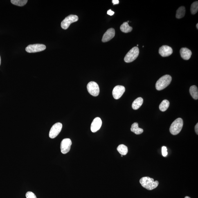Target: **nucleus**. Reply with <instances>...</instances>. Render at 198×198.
I'll use <instances>...</instances> for the list:
<instances>
[{
  "label": "nucleus",
  "instance_id": "obj_28",
  "mask_svg": "<svg viewBox=\"0 0 198 198\" xmlns=\"http://www.w3.org/2000/svg\"><path fill=\"white\" fill-rule=\"evenodd\" d=\"M195 130L196 134H197L198 135V123L197 124H196V125L195 126Z\"/></svg>",
  "mask_w": 198,
  "mask_h": 198
},
{
  "label": "nucleus",
  "instance_id": "obj_24",
  "mask_svg": "<svg viewBox=\"0 0 198 198\" xmlns=\"http://www.w3.org/2000/svg\"><path fill=\"white\" fill-rule=\"evenodd\" d=\"M27 198H37L35 194L31 192H28L26 194Z\"/></svg>",
  "mask_w": 198,
  "mask_h": 198
},
{
  "label": "nucleus",
  "instance_id": "obj_14",
  "mask_svg": "<svg viewBox=\"0 0 198 198\" xmlns=\"http://www.w3.org/2000/svg\"><path fill=\"white\" fill-rule=\"evenodd\" d=\"M180 53L182 58L186 60H189L190 58L192 55L191 50L186 48H181Z\"/></svg>",
  "mask_w": 198,
  "mask_h": 198
},
{
  "label": "nucleus",
  "instance_id": "obj_21",
  "mask_svg": "<svg viewBox=\"0 0 198 198\" xmlns=\"http://www.w3.org/2000/svg\"><path fill=\"white\" fill-rule=\"evenodd\" d=\"M170 106V102L168 100H165L161 102L159 105L160 110L162 111H164L167 110Z\"/></svg>",
  "mask_w": 198,
  "mask_h": 198
},
{
  "label": "nucleus",
  "instance_id": "obj_32",
  "mask_svg": "<svg viewBox=\"0 0 198 198\" xmlns=\"http://www.w3.org/2000/svg\"><path fill=\"white\" fill-rule=\"evenodd\" d=\"M137 46H138V44L137 45Z\"/></svg>",
  "mask_w": 198,
  "mask_h": 198
},
{
  "label": "nucleus",
  "instance_id": "obj_27",
  "mask_svg": "<svg viewBox=\"0 0 198 198\" xmlns=\"http://www.w3.org/2000/svg\"><path fill=\"white\" fill-rule=\"evenodd\" d=\"M112 2L113 4V5L118 4L119 3V1L118 0H113L112 1Z\"/></svg>",
  "mask_w": 198,
  "mask_h": 198
},
{
  "label": "nucleus",
  "instance_id": "obj_11",
  "mask_svg": "<svg viewBox=\"0 0 198 198\" xmlns=\"http://www.w3.org/2000/svg\"><path fill=\"white\" fill-rule=\"evenodd\" d=\"M102 121L101 119L97 117L93 120L91 126V130L93 133H95L99 130L101 127Z\"/></svg>",
  "mask_w": 198,
  "mask_h": 198
},
{
  "label": "nucleus",
  "instance_id": "obj_13",
  "mask_svg": "<svg viewBox=\"0 0 198 198\" xmlns=\"http://www.w3.org/2000/svg\"><path fill=\"white\" fill-rule=\"evenodd\" d=\"M115 30L113 28L108 30L103 36L102 41L103 42H106L110 41L115 36Z\"/></svg>",
  "mask_w": 198,
  "mask_h": 198
},
{
  "label": "nucleus",
  "instance_id": "obj_8",
  "mask_svg": "<svg viewBox=\"0 0 198 198\" xmlns=\"http://www.w3.org/2000/svg\"><path fill=\"white\" fill-rule=\"evenodd\" d=\"M62 124L60 123H57L53 125L50 131V138L53 139L56 137L62 131Z\"/></svg>",
  "mask_w": 198,
  "mask_h": 198
},
{
  "label": "nucleus",
  "instance_id": "obj_20",
  "mask_svg": "<svg viewBox=\"0 0 198 198\" xmlns=\"http://www.w3.org/2000/svg\"><path fill=\"white\" fill-rule=\"evenodd\" d=\"M185 14V8L184 6H181L178 8L176 12V17L177 19L183 18Z\"/></svg>",
  "mask_w": 198,
  "mask_h": 198
},
{
  "label": "nucleus",
  "instance_id": "obj_30",
  "mask_svg": "<svg viewBox=\"0 0 198 198\" xmlns=\"http://www.w3.org/2000/svg\"><path fill=\"white\" fill-rule=\"evenodd\" d=\"M1 56H0V65H1Z\"/></svg>",
  "mask_w": 198,
  "mask_h": 198
},
{
  "label": "nucleus",
  "instance_id": "obj_17",
  "mask_svg": "<svg viewBox=\"0 0 198 198\" xmlns=\"http://www.w3.org/2000/svg\"><path fill=\"white\" fill-rule=\"evenodd\" d=\"M190 93L194 100H197L198 98V90L197 86H192L190 88Z\"/></svg>",
  "mask_w": 198,
  "mask_h": 198
},
{
  "label": "nucleus",
  "instance_id": "obj_29",
  "mask_svg": "<svg viewBox=\"0 0 198 198\" xmlns=\"http://www.w3.org/2000/svg\"><path fill=\"white\" fill-rule=\"evenodd\" d=\"M185 198H191L188 197V196H186V197H185Z\"/></svg>",
  "mask_w": 198,
  "mask_h": 198
},
{
  "label": "nucleus",
  "instance_id": "obj_1",
  "mask_svg": "<svg viewBox=\"0 0 198 198\" xmlns=\"http://www.w3.org/2000/svg\"><path fill=\"white\" fill-rule=\"evenodd\" d=\"M142 186L147 190H151L154 189L157 187L159 182L157 181H154L153 178L149 177H143L140 181Z\"/></svg>",
  "mask_w": 198,
  "mask_h": 198
},
{
  "label": "nucleus",
  "instance_id": "obj_6",
  "mask_svg": "<svg viewBox=\"0 0 198 198\" xmlns=\"http://www.w3.org/2000/svg\"><path fill=\"white\" fill-rule=\"evenodd\" d=\"M46 49L44 44H35L28 45L26 48L27 52L29 53H35L44 51Z\"/></svg>",
  "mask_w": 198,
  "mask_h": 198
},
{
  "label": "nucleus",
  "instance_id": "obj_31",
  "mask_svg": "<svg viewBox=\"0 0 198 198\" xmlns=\"http://www.w3.org/2000/svg\"><path fill=\"white\" fill-rule=\"evenodd\" d=\"M196 27H197V29H198V24H197V25H196Z\"/></svg>",
  "mask_w": 198,
  "mask_h": 198
},
{
  "label": "nucleus",
  "instance_id": "obj_15",
  "mask_svg": "<svg viewBox=\"0 0 198 198\" xmlns=\"http://www.w3.org/2000/svg\"><path fill=\"white\" fill-rule=\"evenodd\" d=\"M143 100L141 97H139L136 98L133 102L132 105L133 109L134 110H137L140 108L143 103Z\"/></svg>",
  "mask_w": 198,
  "mask_h": 198
},
{
  "label": "nucleus",
  "instance_id": "obj_7",
  "mask_svg": "<svg viewBox=\"0 0 198 198\" xmlns=\"http://www.w3.org/2000/svg\"><path fill=\"white\" fill-rule=\"evenodd\" d=\"M87 89L89 93L94 97H97L100 93V88L96 82H90L87 84Z\"/></svg>",
  "mask_w": 198,
  "mask_h": 198
},
{
  "label": "nucleus",
  "instance_id": "obj_33",
  "mask_svg": "<svg viewBox=\"0 0 198 198\" xmlns=\"http://www.w3.org/2000/svg\"><path fill=\"white\" fill-rule=\"evenodd\" d=\"M123 155H122V156H121V157H123Z\"/></svg>",
  "mask_w": 198,
  "mask_h": 198
},
{
  "label": "nucleus",
  "instance_id": "obj_18",
  "mask_svg": "<svg viewBox=\"0 0 198 198\" xmlns=\"http://www.w3.org/2000/svg\"><path fill=\"white\" fill-rule=\"evenodd\" d=\"M120 29L124 33H127L132 31L133 28L129 26L127 22L124 23L120 27Z\"/></svg>",
  "mask_w": 198,
  "mask_h": 198
},
{
  "label": "nucleus",
  "instance_id": "obj_26",
  "mask_svg": "<svg viewBox=\"0 0 198 198\" xmlns=\"http://www.w3.org/2000/svg\"><path fill=\"white\" fill-rule=\"evenodd\" d=\"M114 13L115 12L112 11L111 10H109L108 11L107 14H108V15L109 16H113V14H114Z\"/></svg>",
  "mask_w": 198,
  "mask_h": 198
},
{
  "label": "nucleus",
  "instance_id": "obj_5",
  "mask_svg": "<svg viewBox=\"0 0 198 198\" xmlns=\"http://www.w3.org/2000/svg\"><path fill=\"white\" fill-rule=\"evenodd\" d=\"M78 16L75 15H70L65 19L61 23V27L64 30L69 28L72 23L76 22L78 20Z\"/></svg>",
  "mask_w": 198,
  "mask_h": 198
},
{
  "label": "nucleus",
  "instance_id": "obj_2",
  "mask_svg": "<svg viewBox=\"0 0 198 198\" xmlns=\"http://www.w3.org/2000/svg\"><path fill=\"white\" fill-rule=\"evenodd\" d=\"M172 81V77L170 75H167L163 76L157 82L156 88L157 90L160 91L164 89L170 85Z\"/></svg>",
  "mask_w": 198,
  "mask_h": 198
},
{
  "label": "nucleus",
  "instance_id": "obj_25",
  "mask_svg": "<svg viewBox=\"0 0 198 198\" xmlns=\"http://www.w3.org/2000/svg\"><path fill=\"white\" fill-rule=\"evenodd\" d=\"M162 154L164 157H166L168 155L167 149L166 147L163 146L161 149Z\"/></svg>",
  "mask_w": 198,
  "mask_h": 198
},
{
  "label": "nucleus",
  "instance_id": "obj_9",
  "mask_svg": "<svg viewBox=\"0 0 198 198\" xmlns=\"http://www.w3.org/2000/svg\"><path fill=\"white\" fill-rule=\"evenodd\" d=\"M72 144V141L69 138L63 140L61 143L60 149L62 154H65L69 152Z\"/></svg>",
  "mask_w": 198,
  "mask_h": 198
},
{
  "label": "nucleus",
  "instance_id": "obj_16",
  "mask_svg": "<svg viewBox=\"0 0 198 198\" xmlns=\"http://www.w3.org/2000/svg\"><path fill=\"white\" fill-rule=\"evenodd\" d=\"M131 130L136 135L141 134L143 132V129L139 127L137 123H134L131 126Z\"/></svg>",
  "mask_w": 198,
  "mask_h": 198
},
{
  "label": "nucleus",
  "instance_id": "obj_22",
  "mask_svg": "<svg viewBox=\"0 0 198 198\" xmlns=\"http://www.w3.org/2000/svg\"><path fill=\"white\" fill-rule=\"evenodd\" d=\"M27 0H11V2L12 4L19 6H23L26 4Z\"/></svg>",
  "mask_w": 198,
  "mask_h": 198
},
{
  "label": "nucleus",
  "instance_id": "obj_10",
  "mask_svg": "<svg viewBox=\"0 0 198 198\" xmlns=\"http://www.w3.org/2000/svg\"><path fill=\"white\" fill-rule=\"evenodd\" d=\"M125 91V88L123 86L118 85L114 88L113 90L112 95L116 100H118L121 98Z\"/></svg>",
  "mask_w": 198,
  "mask_h": 198
},
{
  "label": "nucleus",
  "instance_id": "obj_3",
  "mask_svg": "<svg viewBox=\"0 0 198 198\" xmlns=\"http://www.w3.org/2000/svg\"><path fill=\"white\" fill-rule=\"evenodd\" d=\"M183 121L182 119L179 118L173 122L170 127V132L172 135H176L179 134L182 129Z\"/></svg>",
  "mask_w": 198,
  "mask_h": 198
},
{
  "label": "nucleus",
  "instance_id": "obj_4",
  "mask_svg": "<svg viewBox=\"0 0 198 198\" xmlns=\"http://www.w3.org/2000/svg\"><path fill=\"white\" fill-rule=\"evenodd\" d=\"M139 54V49L137 47L131 48L126 55L124 58L125 62L127 63L131 62L134 61Z\"/></svg>",
  "mask_w": 198,
  "mask_h": 198
},
{
  "label": "nucleus",
  "instance_id": "obj_12",
  "mask_svg": "<svg viewBox=\"0 0 198 198\" xmlns=\"http://www.w3.org/2000/svg\"><path fill=\"white\" fill-rule=\"evenodd\" d=\"M172 53L173 50L172 48L168 46H163L159 48L160 55L163 57H168L171 55Z\"/></svg>",
  "mask_w": 198,
  "mask_h": 198
},
{
  "label": "nucleus",
  "instance_id": "obj_23",
  "mask_svg": "<svg viewBox=\"0 0 198 198\" xmlns=\"http://www.w3.org/2000/svg\"><path fill=\"white\" fill-rule=\"evenodd\" d=\"M191 12L193 14L197 13L198 10V1L192 3L190 8Z\"/></svg>",
  "mask_w": 198,
  "mask_h": 198
},
{
  "label": "nucleus",
  "instance_id": "obj_19",
  "mask_svg": "<svg viewBox=\"0 0 198 198\" xmlns=\"http://www.w3.org/2000/svg\"><path fill=\"white\" fill-rule=\"evenodd\" d=\"M117 150L122 155H126L128 152V149L126 145L121 144L118 146L117 147Z\"/></svg>",
  "mask_w": 198,
  "mask_h": 198
}]
</instances>
